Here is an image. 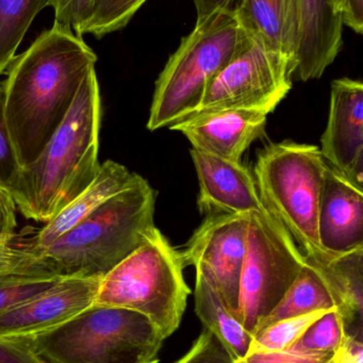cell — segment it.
Listing matches in <instances>:
<instances>
[{
    "label": "cell",
    "instance_id": "obj_30",
    "mask_svg": "<svg viewBox=\"0 0 363 363\" xmlns=\"http://www.w3.org/2000/svg\"><path fill=\"white\" fill-rule=\"evenodd\" d=\"M4 99H6V89H4V81L0 82V184L9 187L16 177L21 166L17 162L16 155H15L8 127H6Z\"/></svg>",
    "mask_w": 363,
    "mask_h": 363
},
{
    "label": "cell",
    "instance_id": "obj_16",
    "mask_svg": "<svg viewBox=\"0 0 363 363\" xmlns=\"http://www.w3.org/2000/svg\"><path fill=\"white\" fill-rule=\"evenodd\" d=\"M136 176L125 166L111 160L100 164L97 176L85 191L45 223L36 236L26 240L19 238L18 262L15 274L25 275L26 267L32 259L38 257L55 239L91 215L102 203L130 185Z\"/></svg>",
    "mask_w": 363,
    "mask_h": 363
},
{
    "label": "cell",
    "instance_id": "obj_33",
    "mask_svg": "<svg viewBox=\"0 0 363 363\" xmlns=\"http://www.w3.org/2000/svg\"><path fill=\"white\" fill-rule=\"evenodd\" d=\"M197 12V21H202L215 13H225L234 16L245 0H193Z\"/></svg>",
    "mask_w": 363,
    "mask_h": 363
},
{
    "label": "cell",
    "instance_id": "obj_37",
    "mask_svg": "<svg viewBox=\"0 0 363 363\" xmlns=\"http://www.w3.org/2000/svg\"><path fill=\"white\" fill-rule=\"evenodd\" d=\"M326 363H338V352L335 354L334 357H332V359L328 360Z\"/></svg>",
    "mask_w": 363,
    "mask_h": 363
},
{
    "label": "cell",
    "instance_id": "obj_21",
    "mask_svg": "<svg viewBox=\"0 0 363 363\" xmlns=\"http://www.w3.org/2000/svg\"><path fill=\"white\" fill-rule=\"evenodd\" d=\"M306 258V257H305ZM335 308L334 300L319 271L306 259L298 277L268 315L258 322L251 338L271 324L319 311Z\"/></svg>",
    "mask_w": 363,
    "mask_h": 363
},
{
    "label": "cell",
    "instance_id": "obj_5",
    "mask_svg": "<svg viewBox=\"0 0 363 363\" xmlns=\"http://www.w3.org/2000/svg\"><path fill=\"white\" fill-rule=\"evenodd\" d=\"M320 148L292 140L269 145L258 155L255 181L266 208L304 251L305 257L325 262L318 235V208L325 170Z\"/></svg>",
    "mask_w": 363,
    "mask_h": 363
},
{
    "label": "cell",
    "instance_id": "obj_10",
    "mask_svg": "<svg viewBox=\"0 0 363 363\" xmlns=\"http://www.w3.org/2000/svg\"><path fill=\"white\" fill-rule=\"evenodd\" d=\"M249 218V213L207 215L179 252L183 268L194 266L212 277L222 301L236 319Z\"/></svg>",
    "mask_w": 363,
    "mask_h": 363
},
{
    "label": "cell",
    "instance_id": "obj_13",
    "mask_svg": "<svg viewBox=\"0 0 363 363\" xmlns=\"http://www.w3.org/2000/svg\"><path fill=\"white\" fill-rule=\"evenodd\" d=\"M191 157L200 181L197 205L200 213H249L281 225L262 203L249 168L194 148Z\"/></svg>",
    "mask_w": 363,
    "mask_h": 363
},
{
    "label": "cell",
    "instance_id": "obj_34",
    "mask_svg": "<svg viewBox=\"0 0 363 363\" xmlns=\"http://www.w3.org/2000/svg\"><path fill=\"white\" fill-rule=\"evenodd\" d=\"M343 26L351 28L356 33L363 32V0H347L342 14Z\"/></svg>",
    "mask_w": 363,
    "mask_h": 363
},
{
    "label": "cell",
    "instance_id": "obj_32",
    "mask_svg": "<svg viewBox=\"0 0 363 363\" xmlns=\"http://www.w3.org/2000/svg\"><path fill=\"white\" fill-rule=\"evenodd\" d=\"M0 363H45L15 338H0Z\"/></svg>",
    "mask_w": 363,
    "mask_h": 363
},
{
    "label": "cell",
    "instance_id": "obj_12",
    "mask_svg": "<svg viewBox=\"0 0 363 363\" xmlns=\"http://www.w3.org/2000/svg\"><path fill=\"white\" fill-rule=\"evenodd\" d=\"M99 277L64 279L50 289L0 315V338H18L53 330L95 302Z\"/></svg>",
    "mask_w": 363,
    "mask_h": 363
},
{
    "label": "cell",
    "instance_id": "obj_22",
    "mask_svg": "<svg viewBox=\"0 0 363 363\" xmlns=\"http://www.w3.org/2000/svg\"><path fill=\"white\" fill-rule=\"evenodd\" d=\"M48 2L0 0V74L6 72L32 21Z\"/></svg>",
    "mask_w": 363,
    "mask_h": 363
},
{
    "label": "cell",
    "instance_id": "obj_24",
    "mask_svg": "<svg viewBox=\"0 0 363 363\" xmlns=\"http://www.w3.org/2000/svg\"><path fill=\"white\" fill-rule=\"evenodd\" d=\"M345 340L340 315L336 308H332L311 324L289 350L298 353L336 354Z\"/></svg>",
    "mask_w": 363,
    "mask_h": 363
},
{
    "label": "cell",
    "instance_id": "obj_11",
    "mask_svg": "<svg viewBox=\"0 0 363 363\" xmlns=\"http://www.w3.org/2000/svg\"><path fill=\"white\" fill-rule=\"evenodd\" d=\"M326 163L363 189V84L332 81L327 127L321 138Z\"/></svg>",
    "mask_w": 363,
    "mask_h": 363
},
{
    "label": "cell",
    "instance_id": "obj_19",
    "mask_svg": "<svg viewBox=\"0 0 363 363\" xmlns=\"http://www.w3.org/2000/svg\"><path fill=\"white\" fill-rule=\"evenodd\" d=\"M327 285L347 337L363 339V247L332 256L325 262L306 258Z\"/></svg>",
    "mask_w": 363,
    "mask_h": 363
},
{
    "label": "cell",
    "instance_id": "obj_6",
    "mask_svg": "<svg viewBox=\"0 0 363 363\" xmlns=\"http://www.w3.org/2000/svg\"><path fill=\"white\" fill-rule=\"evenodd\" d=\"M179 252L158 228L100 281L94 304L145 315L170 338L180 325L191 290L183 279Z\"/></svg>",
    "mask_w": 363,
    "mask_h": 363
},
{
    "label": "cell",
    "instance_id": "obj_3",
    "mask_svg": "<svg viewBox=\"0 0 363 363\" xmlns=\"http://www.w3.org/2000/svg\"><path fill=\"white\" fill-rule=\"evenodd\" d=\"M155 191L141 176L55 239L25 269V275L102 279L156 230Z\"/></svg>",
    "mask_w": 363,
    "mask_h": 363
},
{
    "label": "cell",
    "instance_id": "obj_27",
    "mask_svg": "<svg viewBox=\"0 0 363 363\" xmlns=\"http://www.w3.org/2000/svg\"><path fill=\"white\" fill-rule=\"evenodd\" d=\"M61 279L6 274L0 277V315L25 301L50 289Z\"/></svg>",
    "mask_w": 363,
    "mask_h": 363
},
{
    "label": "cell",
    "instance_id": "obj_14",
    "mask_svg": "<svg viewBox=\"0 0 363 363\" xmlns=\"http://www.w3.org/2000/svg\"><path fill=\"white\" fill-rule=\"evenodd\" d=\"M266 115L249 110L205 111L170 128L183 133L194 149L240 163L245 151L266 129Z\"/></svg>",
    "mask_w": 363,
    "mask_h": 363
},
{
    "label": "cell",
    "instance_id": "obj_15",
    "mask_svg": "<svg viewBox=\"0 0 363 363\" xmlns=\"http://www.w3.org/2000/svg\"><path fill=\"white\" fill-rule=\"evenodd\" d=\"M318 235L332 256L363 247V189L328 164L320 192Z\"/></svg>",
    "mask_w": 363,
    "mask_h": 363
},
{
    "label": "cell",
    "instance_id": "obj_20",
    "mask_svg": "<svg viewBox=\"0 0 363 363\" xmlns=\"http://www.w3.org/2000/svg\"><path fill=\"white\" fill-rule=\"evenodd\" d=\"M195 313L205 328L215 335L234 362L249 353L251 335L222 301L210 275L196 270Z\"/></svg>",
    "mask_w": 363,
    "mask_h": 363
},
{
    "label": "cell",
    "instance_id": "obj_29",
    "mask_svg": "<svg viewBox=\"0 0 363 363\" xmlns=\"http://www.w3.org/2000/svg\"><path fill=\"white\" fill-rule=\"evenodd\" d=\"M175 363H234L212 333L205 328L191 349Z\"/></svg>",
    "mask_w": 363,
    "mask_h": 363
},
{
    "label": "cell",
    "instance_id": "obj_9",
    "mask_svg": "<svg viewBox=\"0 0 363 363\" xmlns=\"http://www.w3.org/2000/svg\"><path fill=\"white\" fill-rule=\"evenodd\" d=\"M293 76L289 60L242 30L234 57L211 82L198 112L249 110L268 116L289 93Z\"/></svg>",
    "mask_w": 363,
    "mask_h": 363
},
{
    "label": "cell",
    "instance_id": "obj_8",
    "mask_svg": "<svg viewBox=\"0 0 363 363\" xmlns=\"http://www.w3.org/2000/svg\"><path fill=\"white\" fill-rule=\"evenodd\" d=\"M306 262L283 225L251 215L240 277L237 320L253 335L293 284Z\"/></svg>",
    "mask_w": 363,
    "mask_h": 363
},
{
    "label": "cell",
    "instance_id": "obj_4",
    "mask_svg": "<svg viewBox=\"0 0 363 363\" xmlns=\"http://www.w3.org/2000/svg\"><path fill=\"white\" fill-rule=\"evenodd\" d=\"M15 339L45 363H158L164 341L145 315L95 304L53 330Z\"/></svg>",
    "mask_w": 363,
    "mask_h": 363
},
{
    "label": "cell",
    "instance_id": "obj_1",
    "mask_svg": "<svg viewBox=\"0 0 363 363\" xmlns=\"http://www.w3.org/2000/svg\"><path fill=\"white\" fill-rule=\"evenodd\" d=\"M97 55L82 36L55 23L15 57L4 80V116L21 167L42 152L72 108Z\"/></svg>",
    "mask_w": 363,
    "mask_h": 363
},
{
    "label": "cell",
    "instance_id": "obj_7",
    "mask_svg": "<svg viewBox=\"0 0 363 363\" xmlns=\"http://www.w3.org/2000/svg\"><path fill=\"white\" fill-rule=\"evenodd\" d=\"M241 32L234 16L225 13L196 21L156 82L149 131L170 128L198 112L211 82L234 57Z\"/></svg>",
    "mask_w": 363,
    "mask_h": 363
},
{
    "label": "cell",
    "instance_id": "obj_25",
    "mask_svg": "<svg viewBox=\"0 0 363 363\" xmlns=\"http://www.w3.org/2000/svg\"><path fill=\"white\" fill-rule=\"evenodd\" d=\"M147 0H95L85 34L97 38L123 29Z\"/></svg>",
    "mask_w": 363,
    "mask_h": 363
},
{
    "label": "cell",
    "instance_id": "obj_23",
    "mask_svg": "<svg viewBox=\"0 0 363 363\" xmlns=\"http://www.w3.org/2000/svg\"><path fill=\"white\" fill-rule=\"evenodd\" d=\"M328 311H319L300 317L281 320L271 324L251 339L249 353H269L289 350L307 328Z\"/></svg>",
    "mask_w": 363,
    "mask_h": 363
},
{
    "label": "cell",
    "instance_id": "obj_35",
    "mask_svg": "<svg viewBox=\"0 0 363 363\" xmlns=\"http://www.w3.org/2000/svg\"><path fill=\"white\" fill-rule=\"evenodd\" d=\"M338 363H363V341L345 336L338 351Z\"/></svg>",
    "mask_w": 363,
    "mask_h": 363
},
{
    "label": "cell",
    "instance_id": "obj_18",
    "mask_svg": "<svg viewBox=\"0 0 363 363\" xmlns=\"http://www.w3.org/2000/svg\"><path fill=\"white\" fill-rule=\"evenodd\" d=\"M234 18L243 31L289 60L296 72L300 44L298 0H245Z\"/></svg>",
    "mask_w": 363,
    "mask_h": 363
},
{
    "label": "cell",
    "instance_id": "obj_36",
    "mask_svg": "<svg viewBox=\"0 0 363 363\" xmlns=\"http://www.w3.org/2000/svg\"><path fill=\"white\" fill-rule=\"evenodd\" d=\"M345 2H347V0H332L335 10H336V12L339 13L341 16H342L343 11H345Z\"/></svg>",
    "mask_w": 363,
    "mask_h": 363
},
{
    "label": "cell",
    "instance_id": "obj_26",
    "mask_svg": "<svg viewBox=\"0 0 363 363\" xmlns=\"http://www.w3.org/2000/svg\"><path fill=\"white\" fill-rule=\"evenodd\" d=\"M16 213L10 190L0 184V277L15 274L18 262Z\"/></svg>",
    "mask_w": 363,
    "mask_h": 363
},
{
    "label": "cell",
    "instance_id": "obj_28",
    "mask_svg": "<svg viewBox=\"0 0 363 363\" xmlns=\"http://www.w3.org/2000/svg\"><path fill=\"white\" fill-rule=\"evenodd\" d=\"M94 4L95 0H49L48 6L55 10V23L82 36L93 14Z\"/></svg>",
    "mask_w": 363,
    "mask_h": 363
},
{
    "label": "cell",
    "instance_id": "obj_31",
    "mask_svg": "<svg viewBox=\"0 0 363 363\" xmlns=\"http://www.w3.org/2000/svg\"><path fill=\"white\" fill-rule=\"evenodd\" d=\"M335 354H308L287 351L269 353H247L245 357L234 363H326Z\"/></svg>",
    "mask_w": 363,
    "mask_h": 363
},
{
    "label": "cell",
    "instance_id": "obj_2",
    "mask_svg": "<svg viewBox=\"0 0 363 363\" xmlns=\"http://www.w3.org/2000/svg\"><path fill=\"white\" fill-rule=\"evenodd\" d=\"M102 99L95 67L79 87L70 112L32 163L9 186L26 219L47 223L97 176Z\"/></svg>",
    "mask_w": 363,
    "mask_h": 363
},
{
    "label": "cell",
    "instance_id": "obj_17",
    "mask_svg": "<svg viewBox=\"0 0 363 363\" xmlns=\"http://www.w3.org/2000/svg\"><path fill=\"white\" fill-rule=\"evenodd\" d=\"M300 44L294 76L302 81L323 76L342 48V16L332 0H298Z\"/></svg>",
    "mask_w": 363,
    "mask_h": 363
}]
</instances>
